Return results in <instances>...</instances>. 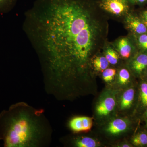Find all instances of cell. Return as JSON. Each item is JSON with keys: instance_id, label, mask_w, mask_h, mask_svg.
<instances>
[{"instance_id": "d6986e66", "label": "cell", "mask_w": 147, "mask_h": 147, "mask_svg": "<svg viewBox=\"0 0 147 147\" xmlns=\"http://www.w3.org/2000/svg\"><path fill=\"white\" fill-rule=\"evenodd\" d=\"M139 47L144 50L147 52V34L146 33L140 34L137 40Z\"/></svg>"}, {"instance_id": "ba28073f", "label": "cell", "mask_w": 147, "mask_h": 147, "mask_svg": "<svg viewBox=\"0 0 147 147\" xmlns=\"http://www.w3.org/2000/svg\"><path fill=\"white\" fill-rule=\"evenodd\" d=\"M127 24L129 28L134 33L140 35L146 33L147 28L141 19L135 16H128Z\"/></svg>"}, {"instance_id": "2e32d148", "label": "cell", "mask_w": 147, "mask_h": 147, "mask_svg": "<svg viewBox=\"0 0 147 147\" xmlns=\"http://www.w3.org/2000/svg\"><path fill=\"white\" fill-rule=\"evenodd\" d=\"M130 78V74L128 70L124 68L121 69L119 74V82L121 85L128 84Z\"/></svg>"}, {"instance_id": "d4e9b609", "label": "cell", "mask_w": 147, "mask_h": 147, "mask_svg": "<svg viewBox=\"0 0 147 147\" xmlns=\"http://www.w3.org/2000/svg\"><path fill=\"white\" fill-rule=\"evenodd\" d=\"M146 119V126L147 128V118L145 119Z\"/></svg>"}, {"instance_id": "5b68a950", "label": "cell", "mask_w": 147, "mask_h": 147, "mask_svg": "<svg viewBox=\"0 0 147 147\" xmlns=\"http://www.w3.org/2000/svg\"><path fill=\"white\" fill-rule=\"evenodd\" d=\"M130 125V121L127 119H115L108 124L106 131L113 135L119 134L127 131Z\"/></svg>"}, {"instance_id": "9a60e30c", "label": "cell", "mask_w": 147, "mask_h": 147, "mask_svg": "<svg viewBox=\"0 0 147 147\" xmlns=\"http://www.w3.org/2000/svg\"><path fill=\"white\" fill-rule=\"evenodd\" d=\"M105 57L109 63L112 65H116L118 61L119 56L117 53L112 48H108L106 50Z\"/></svg>"}, {"instance_id": "8992f818", "label": "cell", "mask_w": 147, "mask_h": 147, "mask_svg": "<svg viewBox=\"0 0 147 147\" xmlns=\"http://www.w3.org/2000/svg\"><path fill=\"white\" fill-rule=\"evenodd\" d=\"M116 100L114 96H107L100 100L96 107V113L100 116H106L112 112L115 107Z\"/></svg>"}, {"instance_id": "7402d4cb", "label": "cell", "mask_w": 147, "mask_h": 147, "mask_svg": "<svg viewBox=\"0 0 147 147\" xmlns=\"http://www.w3.org/2000/svg\"><path fill=\"white\" fill-rule=\"evenodd\" d=\"M143 117H144L145 119L147 118V107L146 108V110H145L144 113Z\"/></svg>"}, {"instance_id": "603a6c76", "label": "cell", "mask_w": 147, "mask_h": 147, "mask_svg": "<svg viewBox=\"0 0 147 147\" xmlns=\"http://www.w3.org/2000/svg\"><path fill=\"white\" fill-rule=\"evenodd\" d=\"M131 145L128 144H123L122 146V147H131Z\"/></svg>"}, {"instance_id": "4fadbf2b", "label": "cell", "mask_w": 147, "mask_h": 147, "mask_svg": "<svg viewBox=\"0 0 147 147\" xmlns=\"http://www.w3.org/2000/svg\"><path fill=\"white\" fill-rule=\"evenodd\" d=\"M139 100L142 108L147 107V81L142 82L139 87Z\"/></svg>"}, {"instance_id": "ffe728a7", "label": "cell", "mask_w": 147, "mask_h": 147, "mask_svg": "<svg viewBox=\"0 0 147 147\" xmlns=\"http://www.w3.org/2000/svg\"><path fill=\"white\" fill-rule=\"evenodd\" d=\"M141 20L147 28V10L144 11L141 14Z\"/></svg>"}, {"instance_id": "277c9868", "label": "cell", "mask_w": 147, "mask_h": 147, "mask_svg": "<svg viewBox=\"0 0 147 147\" xmlns=\"http://www.w3.org/2000/svg\"><path fill=\"white\" fill-rule=\"evenodd\" d=\"M92 124V118L85 116L74 117L69 122V128L76 133L88 131L91 129Z\"/></svg>"}, {"instance_id": "52a82bcc", "label": "cell", "mask_w": 147, "mask_h": 147, "mask_svg": "<svg viewBox=\"0 0 147 147\" xmlns=\"http://www.w3.org/2000/svg\"><path fill=\"white\" fill-rule=\"evenodd\" d=\"M131 67L136 75L142 74L147 67V52L137 55L131 62Z\"/></svg>"}, {"instance_id": "44dd1931", "label": "cell", "mask_w": 147, "mask_h": 147, "mask_svg": "<svg viewBox=\"0 0 147 147\" xmlns=\"http://www.w3.org/2000/svg\"><path fill=\"white\" fill-rule=\"evenodd\" d=\"M134 3H144L147 1V0H130Z\"/></svg>"}, {"instance_id": "30bf717a", "label": "cell", "mask_w": 147, "mask_h": 147, "mask_svg": "<svg viewBox=\"0 0 147 147\" xmlns=\"http://www.w3.org/2000/svg\"><path fill=\"white\" fill-rule=\"evenodd\" d=\"M74 144L78 147H96L100 145L99 142L90 137H78L74 142Z\"/></svg>"}, {"instance_id": "cb8c5ba5", "label": "cell", "mask_w": 147, "mask_h": 147, "mask_svg": "<svg viewBox=\"0 0 147 147\" xmlns=\"http://www.w3.org/2000/svg\"><path fill=\"white\" fill-rule=\"evenodd\" d=\"M146 81H147V68L146 69Z\"/></svg>"}, {"instance_id": "6da1fadb", "label": "cell", "mask_w": 147, "mask_h": 147, "mask_svg": "<svg viewBox=\"0 0 147 147\" xmlns=\"http://www.w3.org/2000/svg\"><path fill=\"white\" fill-rule=\"evenodd\" d=\"M33 36L45 66L48 92L67 76L83 74L102 46L105 27L91 0H37Z\"/></svg>"}, {"instance_id": "7c38bea8", "label": "cell", "mask_w": 147, "mask_h": 147, "mask_svg": "<svg viewBox=\"0 0 147 147\" xmlns=\"http://www.w3.org/2000/svg\"><path fill=\"white\" fill-rule=\"evenodd\" d=\"M131 143L134 146L144 147L147 146V131H140L135 134L131 139Z\"/></svg>"}, {"instance_id": "9c48e42d", "label": "cell", "mask_w": 147, "mask_h": 147, "mask_svg": "<svg viewBox=\"0 0 147 147\" xmlns=\"http://www.w3.org/2000/svg\"><path fill=\"white\" fill-rule=\"evenodd\" d=\"M135 91L133 88L128 89L123 93L120 103L122 110L128 109L132 106L135 97Z\"/></svg>"}, {"instance_id": "8fae6325", "label": "cell", "mask_w": 147, "mask_h": 147, "mask_svg": "<svg viewBox=\"0 0 147 147\" xmlns=\"http://www.w3.org/2000/svg\"><path fill=\"white\" fill-rule=\"evenodd\" d=\"M118 48L119 53L123 57L127 59L131 55L132 48L127 38H123L119 41Z\"/></svg>"}, {"instance_id": "7a4b0ae2", "label": "cell", "mask_w": 147, "mask_h": 147, "mask_svg": "<svg viewBox=\"0 0 147 147\" xmlns=\"http://www.w3.org/2000/svg\"><path fill=\"white\" fill-rule=\"evenodd\" d=\"M52 135V128L42 109L22 102L0 113V140L4 147L46 146Z\"/></svg>"}, {"instance_id": "e0dca14e", "label": "cell", "mask_w": 147, "mask_h": 147, "mask_svg": "<svg viewBox=\"0 0 147 147\" xmlns=\"http://www.w3.org/2000/svg\"><path fill=\"white\" fill-rule=\"evenodd\" d=\"M16 0H0V12L10 10L16 3Z\"/></svg>"}, {"instance_id": "3957f363", "label": "cell", "mask_w": 147, "mask_h": 147, "mask_svg": "<svg viewBox=\"0 0 147 147\" xmlns=\"http://www.w3.org/2000/svg\"><path fill=\"white\" fill-rule=\"evenodd\" d=\"M99 6L103 10L116 15L124 13L129 8L127 0H100Z\"/></svg>"}, {"instance_id": "5bb4252c", "label": "cell", "mask_w": 147, "mask_h": 147, "mask_svg": "<svg viewBox=\"0 0 147 147\" xmlns=\"http://www.w3.org/2000/svg\"><path fill=\"white\" fill-rule=\"evenodd\" d=\"M94 67L97 71H102L107 68L109 62L105 57H96L94 59L92 62Z\"/></svg>"}, {"instance_id": "ac0fdd59", "label": "cell", "mask_w": 147, "mask_h": 147, "mask_svg": "<svg viewBox=\"0 0 147 147\" xmlns=\"http://www.w3.org/2000/svg\"><path fill=\"white\" fill-rule=\"evenodd\" d=\"M116 73L115 69L112 68H107L103 71L102 77L105 82H110L114 79Z\"/></svg>"}]
</instances>
